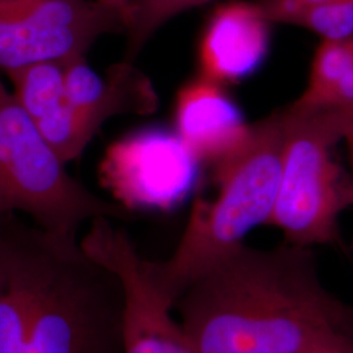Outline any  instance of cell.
I'll return each mask as SVG.
<instances>
[{"label":"cell","mask_w":353,"mask_h":353,"mask_svg":"<svg viewBox=\"0 0 353 353\" xmlns=\"http://www.w3.org/2000/svg\"><path fill=\"white\" fill-rule=\"evenodd\" d=\"M199 353H312L353 338V306L328 290L313 249L246 243L195 279L176 300Z\"/></svg>","instance_id":"cell-1"},{"label":"cell","mask_w":353,"mask_h":353,"mask_svg":"<svg viewBox=\"0 0 353 353\" xmlns=\"http://www.w3.org/2000/svg\"><path fill=\"white\" fill-rule=\"evenodd\" d=\"M281 113L252 123L240 148L212 165L214 199L196 198L186 229L169 259H141L144 274L169 307L190 284L259 225H268L278 194Z\"/></svg>","instance_id":"cell-2"},{"label":"cell","mask_w":353,"mask_h":353,"mask_svg":"<svg viewBox=\"0 0 353 353\" xmlns=\"http://www.w3.org/2000/svg\"><path fill=\"white\" fill-rule=\"evenodd\" d=\"M280 113V174L268 225L290 245L341 248L339 219L353 198L351 179L336 161L335 148L344 140L353 108L292 102Z\"/></svg>","instance_id":"cell-3"},{"label":"cell","mask_w":353,"mask_h":353,"mask_svg":"<svg viewBox=\"0 0 353 353\" xmlns=\"http://www.w3.org/2000/svg\"><path fill=\"white\" fill-rule=\"evenodd\" d=\"M65 165L0 79V212L28 214L36 227L72 241L88 220L130 219L123 205L92 192Z\"/></svg>","instance_id":"cell-4"},{"label":"cell","mask_w":353,"mask_h":353,"mask_svg":"<svg viewBox=\"0 0 353 353\" xmlns=\"http://www.w3.org/2000/svg\"><path fill=\"white\" fill-rule=\"evenodd\" d=\"M123 290L76 243L38 306L24 353H123Z\"/></svg>","instance_id":"cell-5"},{"label":"cell","mask_w":353,"mask_h":353,"mask_svg":"<svg viewBox=\"0 0 353 353\" xmlns=\"http://www.w3.org/2000/svg\"><path fill=\"white\" fill-rule=\"evenodd\" d=\"M126 33V21L94 0H0V70L85 57L106 34Z\"/></svg>","instance_id":"cell-6"},{"label":"cell","mask_w":353,"mask_h":353,"mask_svg":"<svg viewBox=\"0 0 353 353\" xmlns=\"http://www.w3.org/2000/svg\"><path fill=\"white\" fill-rule=\"evenodd\" d=\"M202 164L176 131L144 128L113 143L102 160V179L131 210H172L194 189Z\"/></svg>","instance_id":"cell-7"},{"label":"cell","mask_w":353,"mask_h":353,"mask_svg":"<svg viewBox=\"0 0 353 353\" xmlns=\"http://www.w3.org/2000/svg\"><path fill=\"white\" fill-rule=\"evenodd\" d=\"M112 219L92 220L80 246L110 270L123 290V353H199L173 310L163 301L143 271L141 256L125 230Z\"/></svg>","instance_id":"cell-8"},{"label":"cell","mask_w":353,"mask_h":353,"mask_svg":"<svg viewBox=\"0 0 353 353\" xmlns=\"http://www.w3.org/2000/svg\"><path fill=\"white\" fill-rule=\"evenodd\" d=\"M219 4L199 39V75L228 85L250 77L265 63L274 24L255 0Z\"/></svg>","instance_id":"cell-9"},{"label":"cell","mask_w":353,"mask_h":353,"mask_svg":"<svg viewBox=\"0 0 353 353\" xmlns=\"http://www.w3.org/2000/svg\"><path fill=\"white\" fill-rule=\"evenodd\" d=\"M64 97L92 138L115 115H150L159 108L151 79L127 59L113 64L102 76L85 57L64 62Z\"/></svg>","instance_id":"cell-10"},{"label":"cell","mask_w":353,"mask_h":353,"mask_svg":"<svg viewBox=\"0 0 353 353\" xmlns=\"http://www.w3.org/2000/svg\"><path fill=\"white\" fill-rule=\"evenodd\" d=\"M225 87L198 75L176 93L174 131L210 166L237 151L252 130Z\"/></svg>","instance_id":"cell-11"},{"label":"cell","mask_w":353,"mask_h":353,"mask_svg":"<svg viewBox=\"0 0 353 353\" xmlns=\"http://www.w3.org/2000/svg\"><path fill=\"white\" fill-rule=\"evenodd\" d=\"M76 241L39 229L0 284V353H24L38 306Z\"/></svg>","instance_id":"cell-12"},{"label":"cell","mask_w":353,"mask_h":353,"mask_svg":"<svg viewBox=\"0 0 353 353\" xmlns=\"http://www.w3.org/2000/svg\"><path fill=\"white\" fill-rule=\"evenodd\" d=\"M352 75L353 39L321 41L312 61L307 85L293 103L306 108L343 106L341 97Z\"/></svg>","instance_id":"cell-13"},{"label":"cell","mask_w":353,"mask_h":353,"mask_svg":"<svg viewBox=\"0 0 353 353\" xmlns=\"http://www.w3.org/2000/svg\"><path fill=\"white\" fill-rule=\"evenodd\" d=\"M14 99L36 122L63 103L64 62H42L7 74Z\"/></svg>","instance_id":"cell-14"},{"label":"cell","mask_w":353,"mask_h":353,"mask_svg":"<svg viewBox=\"0 0 353 353\" xmlns=\"http://www.w3.org/2000/svg\"><path fill=\"white\" fill-rule=\"evenodd\" d=\"M223 1L227 0H132L127 19L125 59L135 62L148 41L181 13Z\"/></svg>","instance_id":"cell-15"},{"label":"cell","mask_w":353,"mask_h":353,"mask_svg":"<svg viewBox=\"0 0 353 353\" xmlns=\"http://www.w3.org/2000/svg\"><path fill=\"white\" fill-rule=\"evenodd\" d=\"M285 26H299L321 41L353 39V0H328L306 6L292 13Z\"/></svg>","instance_id":"cell-16"},{"label":"cell","mask_w":353,"mask_h":353,"mask_svg":"<svg viewBox=\"0 0 353 353\" xmlns=\"http://www.w3.org/2000/svg\"><path fill=\"white\" fill-rule=\"evenodd\" d=\"M38 230L39 228L28 225L16 214L0 212V284Z\"/></svg>","instance_id":"cell-17"},{"label":"cell","mask_w":353,"mask_h":353,"mask_svg":"<svg viewBox=\"0 0 353 353\" xmlns=\"http://www.w3.org/2000/svg\"><path fill=\"white\" fill-rule=\"evenodd\" d=\"M328 0H255L265 17L275 26L284 24L290 14L306 6Z\"/></svg>","instance_id":"cell-18"},{"label":"cell","mask_w":353,"mask_h":353,"mask_svg":"<svg viewBox=\"0 0 353 353\" xmlns=\"http://www.w3.org/2000/svg\"><path fill=\"white\" fill-rule=\"evenodd\" d=\"M312 353H353L352 336H339L323 343Z\"/></svg>","instance_id":"cell-19"},{"label":"cell","mask_w":353,"mask_h":353,"mask_svg":"<svg viewBox=\"0 0 353 353\" xmlns=\"http://www.w3.org/2000/svg\"><path fill=\"white\" fill-rule=\"evenodd\" d=\"M94 1L100 3V4L105 6L106 8L112 10L114 12L119 13L125 19L127 28V19H128V12H130L132 0H94Z\"/></svg>","instance_id":"cell-20"},{"label":"cell","mask_w":353,"mask_h":353,"mask_svg":"<svg viewBox=\"0 0 353 353\" xmlns=\"http://www.w3.org/2000/svg\"><path fill=\"white\" fill-rule=\"evenodd\" d=\"M344 141L348 148V157H350V166H351V173H350V179H351V189H352L353 198V118L351 123L347 127L345 135H344Z\"/></svg>","instance_id":"cell-21"}]
</instances>
